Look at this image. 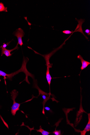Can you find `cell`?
<instances>
[{
  "label": "cell",
  "mask_w": 90,
  "mask_h": 135,
  "mask_svg": "<svg viewBox=\"0 0 90 135\" xmlns=\"http://www.w3.org/2000/svg\"><path fill=\"white\" fill-rule=\"evenodd\" d=\"M53 134L55 135H61V130L56 131L55 130L53 132Z\"/></svg>",
  "instance_id": "7c38bea8"
},
{
  "label": "cell",
  "mask_w": 90,
  "mask_h": 135,
  "mask_svg": "<svg viewBox=\"0 0 90 135\" xmlns=\"http://www.w3.org/2000/svg\"><path fill=\"white\" fill-rule=\"evenodd\" d=\"M18 44L17 43L16 46L13 49L11 50H8L6 48H2L1 56H2L3 54H4L8 57L11 56L13 54H11V52L12 51L19 48L18 47Z\"/></svg>",
  "instance_id": "3957f363"
},
{
  "label": "cell",
  "mask_w": 90,
  "mask_h": 135,
  "mask_svg": "<svg viewBox=\"0 0 90 135\" xmlns=\"http://www.w3.org/2000/svg\"><path fill=\"white\" fill-rule=\"evenodd\" d=\"M1 76L4 77V79H8L10 80H11L12 77L13 76L12 73L11 74H7L0 70V77Z\"/></svg>",
  "instance_id": "8992f818"
},
{
  "label": "cell",
  "mask_w": 90,
  "mask_h": 135,
  "mask_svg": "<svg viewBox=\"0 0 90 135\" xmlns=\"http://www.w3.org/2000/svg\"><path fill=\"white\" fill-rule=\"evenodd\" d=\"M88 123L84 130L80 131L81 135H85L86 132L90 131V114H88Z\"/></svg>",
  "instance_id": "5b68a950"
},
{
  "label": "cell",
  "mask_w": 90,
  "mask_h": 135,
  "mask_svg": "<svg viewBox=\"0 0 90 135\" xmlns=\"http://www.w3.org/2000/svg\"><path fill=\"white\" fill-rule=\"evenodd\" d=\"M44 108L45 109V110H46L47 111H49L50 110V108L48 107H45Z\"/></svg>",
  "instance_id": "5bb4252c"
},
{
  "label": "cell",
  "mask_w": 90,
  "mask_h": 135,
  "mask_svg": "<svg viewBox=\"0 0 90 135\" xmlns=\"http://www.w3.org/2000/svg\"><path fill=\"white\" fill-rule=\"evenodd\" d=\"M13 34L17 38L18 40L17 43L20 44L21 46H22L23 44L22 38L25 35L23 30L21 28L18 29L14 32Z\"/></svg>",
  "instance_id": "7a4b0ae2"
},
{
  "label": "cell",
  "mask_w": 90,
  "mask_h": 135,
  "mask_svg": "<svg viewBox=\"0 0 90 135\" xmlns=\"http://www.w3.org/2000/svg\"><path fill=\"white\" fill-rule=\"evenodd\" d=\"M78 58L80 60L82 63V66L80 68L81 70L85 69L90 64V62L84 59L80 55L78 56Z\"/></svg>",
  "instance_id": "277c9868"
},
{
  "label": "cell",
  "mask_w": 90,
  "mask_h": 135,
  "mask_svg": "<svg viewBox=\"0 0 90 135\" xmlns=\"http://www.w3.org/2000/svg\"><path fill=\"white\" fill-rule=\"evenodd\" d=\"M37 132H40L42 133L43 135H48L49 134L51 133V132H49L46 131L42 129V127L41 126L40 127V129L39 130H36Z\"/></svg>",
  "instance_id": "ba28073f"
},
{
  "label": "cell",
  "mask_w": 90,
  "mask_h": 135,
  "mask_svg": "<svg viewBox=\"0 0 90 135\" xmlns=\"http://www.w3.org/2000/svg\"><path fill=\"white\" fill-rule=\"evenodd\" d=\"M11 99L13 101V104L11 108V113L13 115L15 116L17 111L19 110V108L21 104L16 102L15 100L18 95V92L16 90H14L11 93Z\"/></svg>",
  "instance_id": "6da1fadb"
},
{
  "label": "cell",
  "mask_w": 90,
  "mask_h": 135,
  "mask_svg": "<svg viewBox=\"0 0 90 135\" xmlns=\"http://www.w3.org/2000/svg\"><path fill=\"white\" fill-rule=\"evenodd\" d=\"M73 32H72L69 30H65L63 31V33L66 34H71L72 33H73Z\"/></svg>",
  "instance_id": "30bf717a"
},
{
  "label": "cell",
  "mask_w": 90,
  "mask_h": 135,
  "mask_svg": "<svg viewBox=\"0 0 90 135\" xmlns=\"http://www.w3.org/2000/svg\"><path fill=\"white\" fill-rule=\"evenodd\" d=\"M7 8V7H5L4 4L2 3H0V12H8Z\"/></svg>",
  "instance_id": "9c48e42d"
},
{
  "label": "cell",
  "mask_w": 90,
  "mask_h": 135,
  "mask_svg": "<svg viewBox=\"0 0 90 135\" xmlns=\"http://www.w3.org/2000/svg\"><path fill=\"white\" fill-rule=\"evenodd\" d=\"M85 33H87L88 35H90V30L88 29H86L85 30Z\"/></svg>",
  "instance_id": "4fadbf2b"
},
{
  "label": "cell",
  "mask_w": 90,
  "mask_h": 135,
  "mask_svg": "<svg viewBox=\"0 0 90 135\" xmlns=\"http://www.w3.org/2000/svg\"><path fill=\"white\" fill-rule=\"evenodd\" d=\"M42 98L43 100V108L42 111V113L44 115L45 114V113L44 112V106L45 104H46V102L48 101L49 99V98L47 97L46 95H44V94L42 95Z\"/></svg>",
  "instance_id": "52a82bcc"
},
{
  "label": "cell",
  "mask_w": 90,
  "mask_h": 135,
  "mask_svg": "<svg viewBox=\"0 0 90 135\" xmlns=\"http://www.w3.org/2000/svg\"><path fill=\"white\" fill-rule=\"evenodd\" d=\"M11 42L8 43H4L3 44L0 48H6L8 46Z\"/></svg>",
  "instance_id": "8fae6325"
}]
</instances>
